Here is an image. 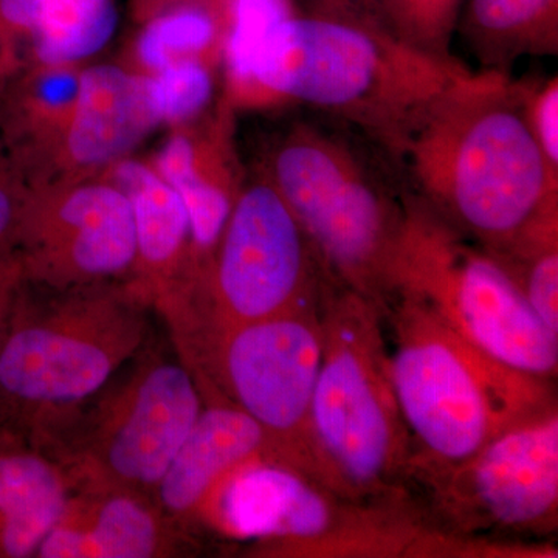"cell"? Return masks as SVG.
<instances>
[{"instance_id": "obj_5", "label": "cell", "mask_w": 558, "mask_h": 558, "mask_svg": "<svg viewBox=\"0 0 558 558\" xmlns=\"http://www.w3.org/2000/svg\"><path fill=\"white\" fill-rule=\"evenodd\" d=\"M153 314L130 279L49 289L20 278L0 339V410L31 427L89 399L148 347Z\"/></svg>"}, {"instance_id": "obj_9", "label": "cell", "mask_w": 558, "mask_h": 558, "mask_svg": "<svg viewBox=\"0 0 558 558\" xmlns=\"http://www.w3.org/2000/svg\"><path fill=\"white\" fill-rule=\"evenodd\" d=\"M204 396H219L266 433L270 461L319 481L311 409L323 352L319 303L277 317L172 330Z\"/></svg>"}, {"instance_id": "obj_15", "label": "cell", "mask_w": 558, "mask_h": 558, "mask_svg": "<svg viewBox=\"0 0 558 558\" xmlns=\"http://www.w3.org/2000/svg\"><path fill=\"white\" fill-rule=\"evenodd\" d=\"M194 548L193 532L165 515L153 495L89 486L72 492L35 557L163 558L189 556Z\"/></svg>"}, {"instance_id": "obj_12", "label": "cell", "mask_w": 558, "mask_h": 558, "mask_svg": "<svg viewBox=\"0 0 558 558\" xmlns=\"http://www.w3.org/2000/svg\"><path fill=\"white\" fill-rule=\"evenodd\" d=\"M326 279L299 220L259 172L245 182L201 288L160 315L170 330L259 322L318 304Z\"/></svg>"}, {"instance_id": "obj_3", "label": "cell", "mask_w": 558, "mask_h": 558, "mask_svg": "<svg viewBox=\"0 0 558 558\" xmlns=\"http://www.w3.org/2000/svg\"><path fill=\"white\" fill-rule=\"evenodd\" d=\"M319 318L311 409L319 481L352 501L409 499L413 442L392 387L381 307L328 278Z\"/></svg>"}, {"instance_id": "obj_7", "label": "cell", "mask_w": 558, "mask_h": 558, "mask_svg": "<svg viewBox=\"0 0 558 558\" xmlns=\"http://www.w3.org/2000/svg\"><path fill=\"white\" fill-rule=\"evenodd\" d=\"M89 399L28 429L68 472L73 490L132 488L153 495L204 409L185 363L148 344Z\"/></svg>"}, {"instance_id": "obj_28", "label": "cell", "mask_w": 558, "mask_h": 558, "mask_svg": "<svg viewBox=\"0 0 558 558\" xmlns=\"http://www.w3.org/2000/svg\"><path fill=\"white\" fill-rule=\"evenodd\" d=\"M524 110L532 134L554 170L558 171V78H524Z\"/></svg>"}, {"instance_id": "obj_31", "label": "cell", "mask_w": 558, "mask_h": 558, "mask_svg": "<svg viewBox=\"0 0 558 558\" xmlns=\"http://www.w3.org/2000/svg\"><path fill=\"white\" fill-rule=\"evenodd\" d=\"M17 281H20V278H0V339H2L3 329H5L11 296H13Z\"/></svg>"}, {"instance_id": "obj_4", "label": "cell", "mask_w": 558, "mask_h": 558, "mask_svg": "<svg viewBox=\"0 0 558 558\" xmlns=\"http://www.w3.org/2000/svg\"><path fill=\"white\" fill-rule=\"evenodd\" d=\"M381 314L410 472L462 461L557 402L554 380L499 362L411 301L391 296Z\"/></svg>"}, {"instance_id": "obj_24", "label": "cell", "mask_w": 558, "mask_h": 558, "mask_svg": "<svg viewBox=\"0 0 558 558\" xmlns=\"http://www.w3.org/2000/svg\"><path fill=\"white\" fill-rule=\"evenodd\" d=\"M295 0H227L222 57L227 68L226 101L236 97L248 80L256 51L282 21L299 11Z\"/></svg>"}, {"instance_id": "obj_6", "label": "cell", "mask_w": 558, "mask_h": 558, "mask_svg": "<svg viewBox=\"0 0 558 558\" xmlns=\"http://www.w3.org/2000/svg\"><path fill=\"white\" fill-rule=\"evenodd\" d=\"M259 172L299 220L326 277L384 307L407 191L347 135L310 121L275 140Z\"/></svg>"}, {"instance_id": "obj_10", "label": "cell", "mask_w": 558, "mask_h": 558, "mask_svg": "<svg viewBox=\"0 0 558 558\" xmlns=\"http://www.w3.org/2000/svg\"><path fill=\"white\" fill-rule=\"evenodd\" d=\"M260 557H407L418 535L402 502L343 498L299 470L264 457L229 473L201 513Z\"/></svg>"}, {"instance_id": "obj_2", "label": "cell", "mask_w": 558, "mask_h": 558, "mask_svg": "<svg viewBox=\"0 0 558 558\" xmlns=\"http://www.w3.org/2000/svg\"><path fill=\"white\" fill-rule=\"evenodd\" d=\"M465 69L457 57L411 46L373 14L299 10L264 40L229 105L314 109L399 160L429 106Z\"/></svg>"}, {"instance_id": "obj_20", "label": "cell", "mask_w": 558, "mask_h": 558, "mask_svg": "<svg viewBox=\"0 0 558 558\" xmlns=\"http://www.w3.org/2000/svg\"><path fill=\"white\" fill-rule=\"evenodd\" d=\"M458 32L480 69L558 53V0H465Z\"/></svg>"}, {"instance_id": "obj_8", "label": "cell", "mask_w": 558, "mask_h": 558, "mask_svg": "<svg viewBox=\"0 0 558 558\" xmlns=\"http://www.w3.org/2000/svg\"><path fill=\"white\" fill-rule=\"evenodd\" d=\"M391 296L416 304L499 362L556 380L558 337L506 267L409 191L389 275Z\"/></svg>"}, {"instance_id": "obj_23", "label": "cell", "mask_w": 558, "mask_h": 558, "mask_svg": "<svg viewBox=\"0 0 558 558\" xmlns=\"http://www.w3.org/2000/svg\"><path fill=\"white\" fill-rule=\"evenodd\" d=\"M527 303L558 337V218L545 220L498 253Z\"/></svg>"}, {"instance_id": "obj_11", "label": "cell", "mask_w": 558, "mask_h": 558, "mask_svg": "<svg viewBox=\"0 0 558 558\" xmlns=\"http://www.w3.org/2000/svg\"><path fill=\"white\" fill-rule=\"evenodd\" d=\"M407 494L425 529L446 537H549L558 526L557 402L462 461L411 470Z\"/></svg>"}, {"instance_id": "obj_16", "label": "cell", "mask_w": 558, "mask_h": 558, "mask_svg": "<svg viewBox=\"0 0 558 558\" xmlns=\"http://www.w3.org/2000/svg\"><path fill=\"white\" fill-rule=\"evenodd\" d=\"M110 182L130 199L137 256L131 284L154 311L186 299L193 289V244L185 205L159 172L123 159L110 167Z\"/></svg>"}, {"instance_id": "obj_19", "label": "cell", "mask_w": 558, "mask_h": 558, "mask_svg": "<svg viewBox=\"0 0 558 558\" xmlns=\"http://www.w3.org/2000/svg\"><path fill=\"white\" fill-rule=\"evenodd\" d=\"M72 492L60 462L0 410V558L35 557Z\"/></svg>"}, {"instance_id": "obj_21", "label": "cell", "mask_w": 558, "mask_h": 558, "mask_svg": "<svg viewBox=\"0 0 558 558\" xmlns=\"http://www.w3.org/2000/svg\"><path fill=\"white\" fill-rule=\"evenodd\" d=\"M223 10L179 5L143 21L135 57L145 75L186 60L215 62L222 54Z\"/></svg>"}, {"instance_id": "obj_26", "label": "cell", "mask_w": 558, "mask_h": 558, "mask_svg": "<svg viewBox=\"0 0 558 558\" xmlns=\"http://www.w3.org/2000/svg\"><path fill=\"white\" fill-rule=\"evenodd\" d=\"M213 62H174L149 75L150 94L160 124H189L205 116L215 98Z\"/></svg>"}, {"instance_id": "obj_27", "label": "cell", "mask_w": 558, "mask_h": 558, "mask_svg": "<svg viewBox=\"0 0 558 558\" xmlns=\"http://www.w3.org/2000/svg\"><path fill=\"white\" fill-rule=\"evenodd\" d=\"M28 185L0 137V278L20 277L17 245Z\"/></svg>"}, {"instance_id": "obj_14", "label": "cell", "mask_w": 558, "mask_h": 558, "mask_svg": "<svg viewBox=\"0 0 558 558\" xmlns=\"http://www.w3.org/2000/svg\"><path fill=\"white\" fill-rule=\"evenodd\" d=\"M233 112L223 98L213 117L165 143L154 170L178 193L191 227L193 292L207 278L220 238L245 185L233 145Z\"/></svg>"}, {"instance_id": "obj_18", "label": "cell", "mask_w": 558, "mask_h": 558, "mask_svg": "<svg viewBox=\"0 0 558 558\" xmlns=\"http://www.w3.org/2000/svg\"><path fill=\"white\" fill-rule=\"evenodd\" d=\"M269 457L263 428L229 400L205 396L204 409L154 492L159 508L193 532L216 486L250 459Z\"/></svg>"}, {"instance_id": "obj_25", "label": "cell", "mask_w": 558, "mask_h": 558, "mask_svg": "<svg viewBox=\"0 0 558 558\" xmlns=\"http://www.w3.org/2000/svg\"><path fill=\"white\" fill-rule=\"evenodd\" d=\"M464 3L465 0H381L377 17L418 50L453 58L451 40Z\"/></svg>"}, {"instance_id": "obj_22", "label": "cell", "mask_w": 558, "mask_h": 558, "mask_svg": "<svg viewBox=\"0 0 558 558\" xmlns=\"http://www.w3.org/2000/svg\"><path fill=\"white\" fill-rule=\"evenodd\" d=\"M113 0H50L32 32V47L43 68H69L97 53L116 33Z\"/></svg>"}, {"instance_id": "obj_1", "label": "cell", "mask_w": 558, "mask_h": 558, "mask_svg": "<svg viewBox=\"0 0 558 558\" xmlns=\"http://www.w3.org/2000/svg\"><path fill=\"white\" fill-rule=\"evenodd\" d=\"M399 163L410 194L490 253L558 216V171L524 110V78L465 69L433 101Z\"/></svg>"}, {"instance_id": "obj_13", "label": "cell", "mask_w": 558, "mask_h": 558, "mask_svg": "<svg viewBox=\"0 0 558 558\" xmlns=\"http://www.w3.org/2000/svg\"><path fill=\"white\" fill-rule=\"evenodd\" d=\"M135 256L131 202L109 179L28 189L17 245L22 281L49 289L128 281Z\"/></svg>"}, {"instance_id": "obj_29", "label": "cell", "mask_w": 558, "mask_h": 558, "mask_svg": "<svg viewBox=\"0 0 558 558\" xmlns=\"http://www.w3.org/2000/svg\"><path fill=\"white\" fill-rule=\"evenodd\" d=\"M132 11L138 21H146L161 11L179 5H204L209 9L223 10L227 0H131Z\"/></svg>"}, {"instance_id": "obj_17", "label": "cell", "mask_w": 558, "mask_h": 558, "mask_svg": "<svg viewBox=\"0 0 558 558\" xmlns=\"http://www.w3.org/2000/svg\"><path fill=\"white\" fill-rule=\"evenodd\" d=\"M159 124L149 75L117 65L86 69L60 132L65 163L83 171L112 167Z\"/></svg>"}, {"instance_id": "obj_30", "label": "cell", "mask_w": 558, "mask_h": 558, "mask_svg": "<svg viewBox=\"0 0 558 558\" xmlns=\"http://www.w3.org/2000/svg\"><path fill=\"white\" fill-rule=\"evenodd\" d=\"M311 9L329 11H357L377 17L381 0H311Z\"/></svg>"}]
</instances>
